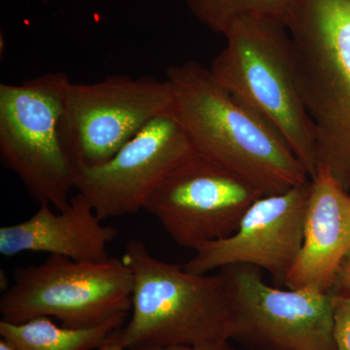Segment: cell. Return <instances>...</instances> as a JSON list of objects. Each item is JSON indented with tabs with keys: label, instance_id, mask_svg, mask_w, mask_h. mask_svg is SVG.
<instances>
[{
	"label": "cell",
	"instance_id": "1",
	"mask_svg": "<svg viewBox=\"0 0 350 350\" xmlns=\"http://www.w3.org/2000/svg\"><path fill=\"white\" fill-rule=\"evenodd\" d=\"M165 80L172 114L195 152L238 172L264 196L310 180L280 133L223 87L211 69L188 61L170 66Z\"/></svg>",
	"mask_w": 350,
	"mask_h": 350
},
{
	"label": "cell",
	"instance_id": "2",
	"mask_svg": "<svg viewBox=\"0 0 350 350\" xmlns=\"http://www.w3.org/2000/svg\"><path fill=\"white\" fill-rule=\"evenodd\" d=\"M123 261L133 276L131 317L117 330L124 349L222 344L232 340L234 299L222 269L198 275L157 259L138 239Z\"/></svg>",
	"mask_w": 350,
	"mask_h": 350
},
{
	"label": "cell",
	"instance_id": "3",
	"mask_svg": "<svg viewBox=\"0 0 350 350\" xmlns=\"http://www.w3.org/2000/svg\"><path fill=\"white\" fill-rule=\"evenodd\" d=\"M223 36L226 46L209 68L214 77L280 133L312 178L319 167L317 138L286 25L243 15Z\"/></svg>",
	"mask_w": 350,
	"mask_h": 350
},
{
	"label": "cell",
	"instance_id": "4",
	"mask_svg": "<svg viewBox=\"0 0 350 350\" xmlns=\"http://www.w3.org/2000/svg\"><path fill=\"white\" fill-rule=\"evenodd\" d=\"M317 163L350 193V0H296L287 25Z\"/></svg>",
	"mask_w": 350,
	"mask_h": 350
},
{
	"label": "cell",
	"instance_id": "5",
	"mask_svg": "<svg viewBox=\"0 0 350 350\" xmlns=\"http://www.w3.org/2000/svg\"><path fill=\"white\" fill-rule=\"evenodd\" d=\"M64 72L0 84V158L32 199L57 211L70 202L76 167L64 137Z\"/></svg>",
	"mask_w": 350,
	"mask_h": 350
},
{
	"label": "cell",
	"instance_id": "6",
	"mask_svg": "<svg viewBox=\"0 0 350 350\" xmlns=\"http://www.w3.org/2000/svg\"><path fill=\"white\" fill-rule=\"evenodd\" d=\"M133 276L123 259L75 261L50 255L17 269L0 300L2 320L23 323L55 317L68 328H88L131 310Z\"/></svg>",
	"mask_w": 350,
	"mask_h": 350
},
{
	"label": "cell",
	"instance_id": "7",
	"mask_svg": "<svg viewBox=\"0 0 350 350\" xmlns=\"http://www.w3.org/2000/svg\"><path fill=\"white\" fill-rule=\"evenodd\" d=\"M172 111L167 80L112 75L94 83H69L64 137L76 170L107 163L152 120Z\"/></svg>",
	"mask_w": 350,
	"mask_h": 350
},
{
	"label": "cell",
	"instance_id": "8",
	"mask_svg": "<svg viewBox=\"0 0 350 350\" xmlns=\"http://www.w3.org/2000/svg\"><path fill=\"white\" fill-rule=\"evenodd\" d=\"M262 196L238 172L194 151L163 179L144 211L175 243L196 251L234 234Z\"/></svg>",
	"mask_w": 350,
	"mask_h": 350
},
{
	"label": "cell",
	"instance_id": "9",
	"mask_svg": "<svg viewBox=\"0 0 350 350\" xmlns=\"http://www.w3.org/2000/svg\"><path fill=\"white\" fill-rule=\"evenodd\" d=\"M220 269L234 299L232 340L252 350H338L333 292L271 287L247 265Z\"/></svg>",
	"mask_w": 350,
	"mask_h": 350
},
{
	"label": "cell",
	"instance_id": "10",
	"mask_svg": "<svg viewBox=\"0 0 350 350\" xmlns=\"http://www.w3.org/2000/svg\"><path fill=\"white\" fill-rule=\"evenodd\" d=\"M194 152L172 112L152 120L110 160L76 170L75 189L89 200L101 221L144 209L172 170Z\"/></svg>",
	"mask_w": 350,
	"mask_h": 350
},
{
	"label": "cell",
	"instance_id": "11",
	"mask_svg": "<svg viewBox=\"0 0 350 350\" xmlns=\"http://www.w3.org/2000/svg\"><path fill=\"white\" fill-rule=\"evenodd\" d=\"M312 180L278 194L262 196L244 214L238 230L225 239L204 244L184 269L198 275L234 265L265 269L282 284L296 262Z\"/></svg>",
	"mask_w": 350,
	"mask_h": 350
},
{
	"label": "cell",
	"instance_id": "12",
	"mask_svg": "<svg viewBox=\"0 0 350 350\" xmlns=\"http://www.w3.org/2000/svg\"><path fill=\"white\" fill-rule=\"evenodd\" d=\"M310 180L303 244L283 285L328 293L350 253V193L323 165Z\"/></svg>",
	"mask_w": 350,
	"mask_h": 350
},
{
	"label": "cell",
	"instance_id": "13",
	"mask_svg": "<svg viewBox=\"0 0 350 350\" xmlns=\"http://www.w3.org/2000/svg\"><path fill=\"white\" fill-rule=\"evenodd\" d=\"M103 222L89 200L77 193L63 211L55 213L50 204H39L31 217L2 227L0 253L13 257L23 252H45L75 261H107L108 245L118 231Z\"/></svg>",
	"mask_w": 350,
	"mask_h": 350
},
{
	"label": "cell",
	"instance_id": "14",
	"mask_svg": "<svg viewBox=\"0 0 350 350\" xmlns=\"http://www.w3.org/2000/svg\"><path fill=\"white\" fill-rule=\"evenodd\" d=\"M129 313H120L98 325L88 328L59 326L50 317H36L11 323L0 321V335L16 350H96L113 332L125 324Z\"/></svg>",
	"mask_w": 350,
	"mask_h": 350
},
{
	"label": "cell",
	"instance_id": "15",
	"mask_svg": "<svg viewBox=\"0 0 350 350\" xmlns=\"http://www.w3.org/2000/svg\"><path fill=\"white\" fill-rule=\"evenodd\" d=\"M296 0H185L193 16L215 33H224L232 20L256 15L288 25Z\"/></svg>",
	"mask_w": 350,
	"mask_h": 350
},
{
	"label": "cell",
	"instance_id": "16",
	"mask_svg": "<svg viewBox=\"0 0 350 350\" xmlns=\"http://www.w3.org/2000/svg\"><path fill=\"white\" fill-rule=\"evenodd\" d=\"M334 338L338 350H350V298L333 293Z\"/></svg>",
	"mask_w": 350,
	"mask_h": 350
},
{
	"label": "cell",
	"instance_id": "17",
	"mask_svg": "<svg viewBox=\"0 0 350 350\" xmlns=\"http://www.w3.org/2000/svg\"><path fill=\"white\" fill-rule=\"evenodd\" d=\"M332 292L350 298V253L340 264Z\"/></svg>",
	"mask_w": 350,
	"mask_h": 350
},
{
	"label": "cell",
	"instance_id": "18",
	"mask_svg": "<svg viewBox=\"0 0 350 350\" xmlns=\"http://www.w3.org/2000/svg\"><path fill=\"white\" fill-rule=\"evenodd\" d=\"M126 350H236L229 342L206 345H170V347H140Z\"/></svg>",
	"mask_w": 350,
	"mask_h": 350
},
{
	"label": "cell",
	"instance_id": "19",
	"mask_svg": "<svg viewBox=\"0 0 350 350\" xmlns=\"http://www.w3.org/2000/svg\"><path fill=\"white\" fill-rule=\"evenodd\" d=\"M117 330H118V329H117ZM117 330L113 332L110 337L108 338L107 342L96 350H126L124 349L123 345L120 344L118 337H117Z\"/></svg>",
	"mask_w": 350,
	"mask_h": 350
},
{
	"label": "cell",
	"instance_id": "20",
	"mask_svg": "<svg viewBox=\"0 0 350 350\" xmlns=\"http://www.w3.org/2000/svg\"><path fill=\"white\" fill-rule=\"evenodd\" d=\"M0 350H16L14 349L12 345L9 344L7 340H4V338H1L0 340Z\"/></svg>",
	"mask_w": 350,
	"mask_h": 350
}]
</instances>
